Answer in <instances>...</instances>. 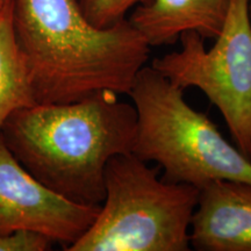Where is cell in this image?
Returning <instances> with one entry per match:
<instances>
[{
	"instance_id": "cell-1",
	"label": "cell",
	"mask_w": 251,
	"mask_h": 251,
	"mask_svg": "<svg viewBox=\"0 0 251 251\" xmlns=\"http://www.w3.org/2000/svg\"><path fill=\"white\" fill-rule=\"evenodd\" d=\"M17 42L36 103H68L101 91L128 94L149 43L128 19L90 23L79 0H12Z\"/></svg>"
},
{
	"instance_id": "cell-2",
	"label": "cell",
	"mask_w": 251,
	"mask_h": 251,
	"mask_svg": "<svg viewBox=\"0 0 251 251\" xmlns=\"http://www.w3.org/2000/svg\"><path fill=\"white\" fill-rule=\"evenodd\" d=\"M0 137L40 183L72 202L100 207L113 157L133 152L136 112L119 94L101 91L68 103H36L17 111Z\"/></svg>"
},
{
	"instance_id": "cell-3",
	"label": "cell",
	"mask_w": 251,
	"mask_h": 251,
	"mask_svg": "<svg viewBox=\"0 0 251 251\" xmlns=\"http://www.w3.org/2000/svg\"><path fill=\"white\" fill-rule=\"evenodd\" d=\"M128 96L136 112L133 153L156 163L165 180L197 188L220 179L251 183L250 159L152 67L141 69Z\"/></svg>"
},
{
	"instance_id": "cell-4",
	"label": "cell",
	"mask_w": 251,
	"mask_h": 251,
	"mask_svg": "<svg viewBox=\"0 0 251 251\" xmlns=\"http://www.w3.org/2000/svg\"><path fill=\"white\" fill-rule=\"evenodd\" d=\"M199 188L172 183L133 152L113 157L105 198L85 234L68 251H187Z\"/></svg>"
},
{
	"instance_id": "cell-5",
	"label": "cell",
	"mask_w": 251,
	"mask_h": 251,
	"mask_svg": "<svg viewBox=\"0 0 251 251\" xmlns=\"http://www.w3.org/2000/svg\"><path fill=\"white\" fill-rule=\"evenodd\" d=\"M206 49L197 31L179 36L181 48L151 67L181 90L196 87L224 117L236 148L251 156V18L249 0H230L224 26ZM251 161V159H250Z\"/></svg>"
},
{
	"instance_id": "cell-6",
	"label": "cell",
	"mask_w": 251,
	"mask_h": 251,
	"mask_svg": "<svg viewBox=\"0 0 251 251\" xmlns=\"http://www.w3.org/2000/svg\"><path fill=\"white\" fill-rule=\"evenodd\" d=\"M99 207L72 202L40 183L0 137V235L33 231L65 250L85 234Z\"/></svg>"
},
{
	"instance_id": "cell-7",
	"label": "cell",
	"mask_w": 251,
	"mask_h": 251,
	"mask_svg": "<svg viewBox=\"0 0 251 251\" xmlns=\"http://www.w3.org/2000/svg\"><path fill=\"white\" fill-rule=\"evenodd\" d=\"M190 243L199 251H251V183L220 179L200 187Z\"/></svg>"
},
{
	"instance_id": "cell-8",
	"label": "cell",
	"mask_w": 251,
	"mask_h": 251,
	"mask_svg": "<svg viewBox=\"0 0 251 251\" xmlns=\"http://www.w3.org/2000/svg\"><path fill=\"white\" fill-rule=\"evenodd\" d=\"M230 0H152L133 9L128 20L150 47L174 45L185 31L215 39Z\"/></svg>"
},
{
	"instance_id": "cell-9",
	"label": "cell",
	"mask_w": 251,
	"mask_h": 251,
	"mask_svg": "<svg viewBox=\"0 0 251 251\" xmlns=\"http://www.w3.org/2000/svg\"><path fill=\"white\" fill-rule=\"evenodd\" d=\"M12 0L0 8V131L13 113L36 105L13 26Z\"/></svg>"
},
{
	"instance_id": "cell-10",
	"label": "cell",
	"mask_w": 251,
	"mask_h": 251,
	"mask_svg": "<svg viewBox=\"0 0 251 251\" xmlns=\"http://www.w3.org/2000/svg\"><path fill=\"white\" fill-rule=\"evenodd\" d=\"M152 0H79L80 7L90 23L99 28L111 27L125 20L131 9Z\"/></svg>"
},
{
	"instance_id": "cell-11",
	"label": "cell",
	"mask_w": 251,
	"mask_h": 251,
	"mask_svg": "<svg viewBox=\"0 0 251 251\" xmlns=\"http://www.w3.org/2000/svg\"><path fill=\"white\" fill-rule=\"evenodd\" d=\"M52 244L48 237L33 231L0 235V251H46L51 249Z\"/></svg>"
},
{
	"instance_id": "cell-12",
	"label": "cell",
	"mask_w": 251,
	"mask_h": 251,
	"mask_svg": "<svg viewBox=\"0 0 251 251\" xmlns=\"http://www.w3.org/2000/svg\"><path fill=\"white\" fill-rule=\"evenodd\" d=\"M6 1H8V0H0V8L2 7L6 4Z\"/></svg>"
},
{
	"instance_id": "cell-13",
	"label": "cell",
	"mask_w": 251,
	"mask_h": 251,
	"mask_svg": "<svg viewBox=\"0 0 251 251\" xmlns=\"http://www.w3.org/2000/svg\"><path fill=\"white\" fill-rule=\"evenodd\" d=\"M249 9H250V18H251V0H249Z\"/></svg>"
},
{
	"instance_id": "cell-14",
	"label": "cell",
	"mask_w": 251,
	"mask_h": 251,
	"mask_svg": "<svg viewBox=\"0 0 251 251\" xmlns=\"http://www.w3.org/2000/svg\"><path fill=\"white\" fill-rule=\"evenodd\" d=\"M250 159H251V156H250Z\"/></svg>"
}]
</instances>
